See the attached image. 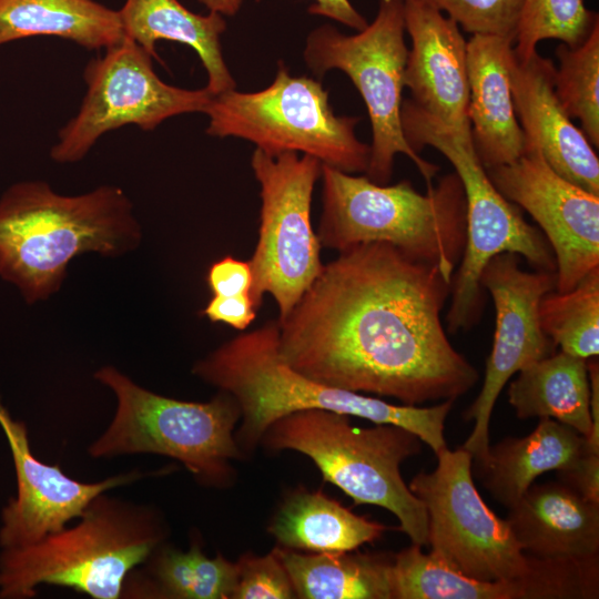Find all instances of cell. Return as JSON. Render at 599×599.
Segmentation results:
<instances>
[{
  "label": "cell",
  "mask_w": 599,
  "mask_h": 599,
  "mask_svg": "<svg viewBox=\"0 0 599 599\" xmlns=\"http://www.w3.org/2000/svg\"><path fill=\"white\" fill-rule=\"evenodd\" d=\"M486 171L498 192L539 225L556 261L555 291L572 290L599 267V195L559 175L535 145Z\"/></svg>",
  "instance_id": "obj_15"
},
{
  "label": "cell",
  "mask_w": 599,
  "mask_h": 599,
  "mask_svg": "<svg viewBox=\"0 0 599 599\" xmlns=\"http://www.w3.org/2000/svg\"><path fill=\"white\" fill-rule=\"evenodd\" d=\"M545 334L560 351L588 359L599 354V267L568 292H550L539 305Z\"/></svg>",
  "instance_id": "obj_29"
},
{
  "label": "cell",
  "mask_w": 599,
  "mask_h": 599,
  "mask_svg": "<svg viewBox=\"0 0 599 599\" xmlns=\"http://www.w3.org/2000/svg\"><path fill=\"white\" fill-rule=\"evenodd\" d=\"M141 238L132 203L118 186L67 196L43 181H23L0 197V277L28 304L57 293L75 256H121Z\"/></svg>",
  "instance_id": "obj_3"
},
{
  "label": "cell",
  "mask_w": 599,
  "mask_h": 599,
  "mask_svg": "<svg viewBox=\"0 0 599 599\" xmlns=\"http://www.w3.org/2000/svg\"><path fill=\"white\" fill-rule=\"evenodd\" d=\"M152 58L124 37L87 64V93L75 116L59 131L52 160L78 162L101 135L126 124L151 131L171 116L204 112L213 97L207 88L189 90L163 82Z\"/></svg>",
  "instance_id": "obj_13"
},
{
  "label": "cell",
  "mask_w": 599,
  "mask_h": 599,
  "mask_svg": "<svg viewBox=\"0 0 599 599\" xmlns=\"http://www.w3.org/2000/svg\"><path fill=\"white\" fill-rule=\"evenodd\" d=\"M141 566L128 577L122 598L232 599L237 580L235 562L221 552L207 557L196 535L185 551L163 542Z\"/></svg>",
  "instance_id": "obj_24"
},
{
  "label": "cell",
  "mask_w": 599,
  "mask_h": 599,
  "mask_svg": "<svg viewBox=\"0 0 599 599\" xmlns=\"http://www.w3.org/2000/svg\"><path fill=\"white\" fill-rule=\"evenodd\" d=\"M560 481L599 504V453H590L579 467L559 474Z\"/></svg>",
  "instance_id": "obj_36"
},
{
  "label": "cell",
  "mask_w": 599,
  "mask_h": 599,
  "mask_svg": "<svg viewBox=\"0 0 599 599\" xmlns=\"http://www.w3.org/2000/svg\"><path fill=\"white\" fill-rule=\"evenodd\" d=\"M552 60L535 51L528 59L511 53L509 79L525 145H535L550 167L569 182L599 195V159L581 129L555 93Z\"/></svg>",
  "instance_id": "obj_18"
},
{
  "label": "cell",
  "mask_w": 599,
  "mask_h": 599,
  "mask_svg": "<svg viewBox=\"0 0 599 599\" xmlns=\"http://www.w3.org/2000/svg\"><path fill=\"white\" fill-rule=\"evenodd\" d=\"M322 247L337 252L380 242L436 265L451 283L466 244V201L458 175L449 173L426 193L408 180L378 184L322 165Z\"/></svg>",
  "instance_id": "obj_4"
},
{
  "label": "cell",
  "mask_w": 599,
  "mask_h": 599,
  "mask_svg": "<svg viewBox=\"0 0 599 599\" xmlns=\"http://www.w3.org/2000/svg\"><path fill=\"white\" fill-rule=\"evenodd\" d=\"M257 308L250 294L236 296H215L203 309L211 322L224 323L237 331H244L255 319Z\"/></svg>",
  "instance_id": "obj_35"
},
{
  "label": "cell",
  "mask_w": 599,
  "mask_h": 599,
  "mask_svg": "<svg viewBox=\"0 0 599 599\" xmlns=\"http://www.w3.org/2000/svg\"><path fill=\"white\" fill-rule=\"evenodd\" d=\"M422 440L393 424L357 427L347 415L304 409L275 420L260 445L272 453L294 450L316 465L324 481L352 498L355 506L390 511L412 544L428 545V517L423 502L400 474V465L422 450Z\"/></svg>",
  "instance_id": "obj_6"
},
{
  "label": "cell",
  "mask_w": 599,
  "mask_h": 599,
  "mask_svg": "<svg viewBox=\"0 0 599 599\" xmlns=\"http://www.w3.org/2000/svg\"><path fill=\"white\" fill-rule=\"evenodd\" d=\"M507 521L527 555L589 559L599 554V504L564 483L531 485Z\"/></svg>",
  "instance_id": "obj_20"
},
{
  "label": "cell",
  "mask_w": 599,
  "mask_h": 599,
  "mask_svg": "<svg viewBox=\"0 0 599 599\" xmlns=\"http://www.w3.org/2000/svg\"><path fill=\"white\" fill-rule=\"evenodd\" d=\"M446 13L473 34H489L515 41L524 0H403Z\"/></svg>",
  "instance_id": "obj_32"
},
{
  "label": "cell",
  "mask_w": 599,
  "mask_h": 599,
  "mask_svg": "<svg viewBox=\"0 0 599 599\" xmlns=\"http://www.w3.org/2000/svg\"><path fill=\"white\" fill-rule=\"evenodd\" d=\"M301 599H394V555L274 547Z\"/></svg>",
  "instance_id": "obj_26"
},
{
  "label": "cell",
  "mask_w": 599,
  "mask_h": 599,
  "mask_svg": "<svg viewBox=\"0 0 599 599\" xmlns=\"http://www.w3.org/2000/svg\"><path fill=\"white\" fill-rule=\"evenodd\" d=\"M598 21V13L589 10L583 0H524L514 54L528 59L539 42L549 39L577 47Z\"/></svg>",
  "instance_id": "obj_31"
},
{
  "label": "cell",
  "mask_w": 599,
  "mask_h": 599,
  "mask_svg": "<svg viewBox=\"0 0 599 599\" xmlns=\"http://www.w3.org/2000/svg\"><path fill=\"white\" fill-rule=\"evenodd\" d=\"M555 93L562 109L578 119L592 146H599V21L577 47L556 49Z\"/></svg>",
  "instance_id": "obj_30"
},
{
  "label": "cell",
  "mask_w": 599,
  "mask_h": 599,
  "mask_svg": "<svg viewBox=\"0 0 599 599\" xmlns=\"http://www.w3.org/2000/svg\"><path fill=\"white\" fill-rule=\"evenodd\" d=\"M232 599H294L290 576L275 548L264 556L244 552L236 561Z\"/></svg>",
  "instance_id": "obj_33"
},
{
  "label": "cell",
  "mask_w": 599,
  "mask_h": 599,
  "mask_svg": "<svg viewBox=\"0 0 599 599\" xmlns=\"http://www.w3.org/2000/svg\"><path fill=\"white\" fill-rule=\"evenodd\" d=\"M451 283L380 242L338 252L278 322V351L297 373L416 406L466 394L476 368L448 339Z\"/></svg>",
  "instance_id": "obj_1"
},
{
  "label": "cell",
  "mask_w": 599,
  "mask_h": 599,
  "mask_svg": "<svg viewBox=\"0 0 599 599\" xmlns=\"http://www.w3.org/2000/svg\"><path fill=\"white\" fill-rule=\"evenodd\" d=\"M118 12L124 37L153 58L160 61L155 51L160 40L186 44L197 53L207 74L206 88L213 95L236 88L222 51L221 37L226 30L222 14L194 13L179 0H125Z\"/></svg>",
  "instance_id": "obj_22"
},
{
  "label": "cell",
  "mask_w": 599,
  "mask_h": 599,
  "mask_svg": "<svg viewBox=\"0 0 599 599\" xmlns=\"http://www.w3.org/2000/svg\"><path fill=\"white\" fill-rule=\"evenodd\" d=\"M0 428L17 477V495L1 511V548L28 546L60 531L69 521L78 519L100 494L145 476L132 470L97 483L69 477L58 464L48 465L33 455L26 424L11 416L1 398Z\"/></svg>",
  "instance_id": "obj_16"
},
{
  "label": "cell",
  "mask_w": 599,
  "mask_h": 599,
  "mask_svg": "<svg viewBox=\"0 0 599 599\" xmlns=\"http://www.w3.org/2000/svg\"><path fill=\"white\" fill-rule=\"evenodd\" d=\"M93 376L114 393L116 410L89 446L90 456L162 455L180 461L202 486L234 484L232 461L244 455L235 440L241 409L231 394L219 390L209 402H186L145 389L113 366Z\"/></svg>",
  "instance_id": "obj_7"
},
{
  "label": "cell",
  "mask_w": 599,
  "mask_h": 599,
  "mask_svg": "<svg viewBox=\"0 0 599 599\" xmlns=\"http://www.w3.org/2000/svg\"><path fill=\"white\" fill-rule=\"evenodd\" d=\"M402 126L410 148L439 151L458 175L466 201V244L450 285L448 332L469 329L480 318L485 297L480 276L500 253L526 258L536 270L556 272L552 250L542 232L529 224L521 209L502 196L474 149L471 134L454 131L409 100L402 104Z\"/></svg>",
  "instance_id": "obj_8"
},
{
  "label": "cell",
  "mask_w": 599,
  "mask_h": 599,
  "mask_svg": "<svg viewBox=\"0 0 599 599\" xmlns=\"http://www.w3.org/2000/svg\"><path fill=\"white\" fill-rule=\"evenodd\" d=\"M385 530L387 527L380 522L303 486L286 491L267 526L276 546L312 554L355 551L374 542Z\"/></svg>",
  "instance_id": "obj_23"
},
{
  "label": "cell",
  "mask_w": 599,
  "mask_h": 599,
  "mask_svg": "<svg viewBox=\"0 0 599 599\" xmlns=\"http://www.w3.org/2000/svg\"><path fill=\"white\" fill-rule=\"evenodd\" d=\"M206 281L215 296L250 294L252 286L250 262L225 256L210 266Z\"/></svg>",
  "instance_id": "obj_34"
},
{
  "label": "cell",
  "mask_w": 599,
  "mask_h": 599,
  "mask_svg": "<svg viewBox=\"0 0 599 599\" xmlns=\"http://www.w3.org/2000/svg\"><path fill=\"white\" fill-rule=\"evenodd\" d=\"M322 162L286 152L276 156L255 149L251 167L260 184L258 237L248 260L250 297L255 307L271 295L283 319L321 273V243L312 225L311 205Z\"/></svg>",
  "instance_id": "obj_11"
},
{
  "label": "cell",
  "mask_w": 599,
  "mask_h": 599,
  "mask_svg": "<svg viewBox=\"0 0 599 599\" xmlns=\"http://www.w3.org/2000/svg\"><path fill=\"white\" fill-rule=\"evenodd\" d=\"M192 373L231 394L241 409L235 440L243 455L252 454L266 429L278 418L304 409H324L373 424L403 427L435 454L447 447L445 420L454 400L430 407L395 405L313 380L290 367L278 351V322L262 326L220 345L196 362Z\"/></svg>",
  "instance_id": "obj_2"
},
{
  "label": "cell",
  "mask_w": 599,
  "mask_h": 599,
  "mask_svg": "<svg viewBox=\"0 0 599 599\" xmlns=\"http://www.w3.org/2000/svg\"><path fill=\"white\" fill-rule=\"evenodd\" d=\"M308 12L335 20L356 31L365 29L368 24L366 18L355 9L349 0H314V3L308 7Z\"/></svg>",
  "instance_id": "obj_37"
},
{
  "label": "cell",
  "mask_w": 599,
  "mask_h": 599,
  "mask_svg": "<svg viewBox=\"0 0 599 599\" xmlns=\"http://www.w3.org/2000/svg\"><path fill=\"white\" fill-rule=\"evenodd\" d=\"M166 537L154 507L100 494L74 526L28 546L1 548L0 598H32L42 585L94 599L122 598L130 573Z\"/></svg>",
  "instance_id": "obj_5"
},
{
  "label": "cell",
  "mask_w": 599,
  "mask_h": 599,
  "mask_svg": "<svg viewBox=\"0 0 599 599\" xmlns=\"http://www.w3.org/2000/svg\"><path fill=\"white\" fill-rule=\"evenodd\" d=\"M519 263V255L500 253L480 276L495 305L496 324L481 390L465 413V419L475 420V426L461 448L476 464L488 456L489 422L504 386L515 373L555 351L540 326L539 305L546 294L556 290V272H527Z\"/></svg>",
  "instance_id": "obj_14"
},
{
  "label": "cell",
  "mask_w": 599,
  "mask_h": 599,
  "mask_svg": "<svg viewBox=\"0 0 599 599\" xmlns=\"http://www.w3.org/2000/svg\"><path fill=\"white\" fill-rule=\"evenodd\" d=\"M412 544L394 555V599H524L518 580L481 581L446 566Z\"/></svg>",
  "instance_id": "obj_28"
},
{
  "label": "cell",
  "mask_w": 599,
  "mask_h": 599,
  "mask_svg": "<svg viewBox=\"0 0 599 599\" xmlns=\"http://www.w3.org/2000/svg\"><path fill=\"white\" fill-rule=\"evenodd\" d=\"M508 402L519 419L551 418L591 435L587 359L560 351L529 364L510 383Z\"/></svg>",
  "instance_id": "obj_25"
},
{
  "label": "cell",
  "mask_w": 599,
  "mask_h": 599,
  "mask_svg": "<svg viewBox=\"0 0 599 599\" xmlns=\"http://www.w3.org/2000/svg\"><path fill=\"white\" fill-rule=\"evenodd\" d=\"M203 113L211 136L243 139L272 156L307 154L346 173L367 170L369 145L356 135L359 118L336 115L322 83L293 75L282 61L265 89L213 95Z\"/></svg>",
  "instance_id": "obj_9"
},
{
  "label": "cell",
  "mask_w": 599,
  "mask_h": 599,
  "mask_svg": "<svg viewBox=\"0 0 599 599\" xmlns=\"http://www.w3.org/2000/svg\"><path fill=\"white\" fill-rule=\"evenodd\" d=\"M590 453L599 450L583 435L555 419L540 418L529 435L505 438L490 447L487 458L476 466L486 489L509 509L538 476L552 470L571 471Z\"/></svg>",
  "instance_id": "obj_21"
},
{
  "label": "cell",
  "mask_w": 599,
  "mask_h": 599,
  "mask_svg": "<svg viewBox=\"0 0 599 599\" xmlns=\"http://www.w3.org/2000/svg\"><path fill=\"white\" fill-rule=\"evenodd\" d=\"M407 54L403 0H378L373 22L352 35L331 24L315 28L308 33L303 52L313 74L323 77L332 69L341 70L358 90L372 129L365 175L375 183L388 184L395 156L402 153L412 160L429 186L439 166L410 148L402 126Z\"/></svg>",
  "instance_id": "obj_10"
},
{
  "label": "cell",
  "mask_w": 599,
  "mask_h": 599,
  "mask_svg": "<svg viewBox=\"0 0 599 599\" xmlns=\"http://www.w3.org/2000/svg\"><path fill=\"white\" fill-rule=\"evenodd\" d=\"M436 456L437 467L408 485L427 511L429 554L476 580L527 578L536 557L522 551L507 519L483 500L473 479V456L461 447H446Z\"/></svg>",
  "instance_id": "obj_12"
},
{
  "label": "cell",
  "mask_w": 599,
  "mask_h": 599,
  "mask_svg": "<svg viewBox=\"0 0 599 599\" xmlns=\"http://www.w3.org/2000/svg\"><path fill=\"white\" fill-rule=\"evenodd\" d=\"M210 11L220 13L222 16H235L244 0H199Z\"/></svg>",
  "instance_id": "obj_38"
},
{
  "label": "cell",
  "mask_w": 599,
  "mask_h": 599,
  "mask_svg": "<svg viewBox=\"0 0 599 599\" xmlns=\"http://www.w3.org/2000/svg\"><path fill=\"white\" fill-rule=\"evenodd\" d=\"M514 42L473 34L467 41L468 111L471 140L484 167L514 162L525 152L509 79Z\"/></svg>",
  "instance_id": "obj_19"
},
{
  "label": "cell",
  "mask_w": 599,
  "mask_h": 599,
  "mask_svg": "<svg viewBox=\"0 0 599 599\" xmlns=\"http://www.w3.org/2000/svg\"><path fill=\"white\" fill-rule=\"evenodd\" d=\"M34 35L60 37L88 50L124 38L119 12L93 0H0V45Z\"/></svg>",
  "instance_id": "obj_27"
},
{
  "label": "cell",
  "mask_w": 599,
  "mask_h": 599,
  "mask_svg": "<svg viewBox=\"0 0 599 599\" xmlns=\"http://www.w3.org/2000/svg\"><path fill=\"white\" fill-rule=\"evenodd\" d=\"M408 50L404 85L418 109L464 134L470 133L467 41L459 26L428 7L404 2Z\"/></svg>",
  "instance_id": "obj_17"
}]
</instances>
